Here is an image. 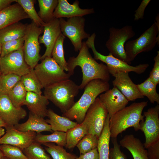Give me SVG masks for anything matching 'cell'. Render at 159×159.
<instances>
[{
	"label": "cell",
	"mask_w": 159,
	"mask_h": 159,
	"mask_svg": "<svg viewBox=\"0 0 159 159\" xmlns=\"http://www.w3.org/2000/svg\"><path fill=\"white\" fill-rule=\"evenodd\" d=\"M148 101L134 102L117 112L110 120V136L117 138L127 128L133 127L135 131L141 129L144 121L142 113Z\"/></svg>",
	"instance_id": "2"
},
{
	"label": "cell",
	"mask_w": 159,
	"mask_h": 159,
	"mask_svg": "<svg viewBox=\"0 0 159 159\" xmlns=\"http://www.w3.org/2000/svg\"><path fill=\"white\" fill-rule=\"evenodd\" d=\"M146 149L148 159H159V141Z\"/></svg>",
	"instance_id": "44"
},
{
	"label": "cell",
	"mask_w": 159,
	"mask_h": 159,
	"mask_svg": "<svg viewBox=\"0 0 159 159\" xmlns=\"http://www.w3.org/2000/svg\"><path fill=\"white\" fill-rule=\"evenodd\" d=\"M88 133L87 121L85 118L83 122L69 130L66 132L65 147L70 149L75 147L79 142Z\"/></svg>",
	"instance_id": "26"
},
{
	"label": "cell",
	"mask_w": 159,
	"mask_h": 159,
	"mask_svg": "<svg viewBox=\"0 0 159 159\" xmlns=\"http://www.w3.org/2000/svg\"><path fill=\"white\" fill-rule=\"evenodd\" d=\"M112 75L115 78L112 82L114 87L117 88L128 101L144 97L130 78L129 72H119Z\"/></svg>",
	"instance_id": "16"
},
{
	"label": "cell",
	"mask_w": 159,
	"mask_h": 159,
	"mask_svg": "<svg viewBox=\"0 0 159 159\" xmlns=\"http://www.w3.org/2000/svg\"><path fill=\"white\" fill-rule=\"evenodd\" d=\"M29 18L18 3L11 5L0 11V30L12 24Z\"/></svg>",
	"instance_id": "21"
},
{
	"label": "cell",
	"mask_w": 159,
	"mask_h": 159,
	"mask_svg": "<svg viewBox=\"0 0 159 159\" xmlns=\"http://www.w3.org/2000/svg\"><path fill=\"white\" fill-rule=\"evenodd\" d=\"M15 128L21 132L32 131L37 134L44 131L52 132L50 125L44 118L29 112L27 120L23 123H18L14 126Z\"/></svg>",
	"instance_id": "22"
},
{
	"label": "cell",
	"mask_w": 159,
	"mask_h": 159,
	"mask_svg": "<svg viewBox=\"0 0 159 159\" xmlns=\"http://www.w3.org/2000/svg\"><path fill=\"white\" fill-rule=\"evenodd\" d=\"M113 147L110 149L109 159H127L120 149V145L117 142V138H112Z\"/></svg>",
	"instance_id": "41"
},
{
	"label": "cell",
	"mask_w": 159,
	"mask_h": 159,
	"mask_svg": "<svg viewBox=\"0 0 159 159\" xmlns=\"http://www.w3.org/2000/svg\"><path fill=\"white\" fill-rule=\"evenodd\" d=\"M27 24L19 21L10 24L0 30V43L2 44L24 37Z\"/></svg>",
	"instance_id": "24"
},
{
	"label": "cell",
	"mask_w": 159,
	"mask_h": 159,
	"mask_svg": "<svg viewBox=\"0 0 159 159\" xmlns=\"http://www.w3.org/2000/svg\"><path fill=\"white\" fill-rule=\"evenodd\" d=\"M65 37L61 33L53 48L52 56L53 59L64 70L68 72L67 62L64 56V42Z\"/></svg>",
	"instance_id": "31"
},
{
	"label": "cell",
	"mask_w": 159,
	"mask_h": 159,
	"mask_svg": "<svg viewBox=\"0 0 159 159\" xmlns=\"http://www.w3.org/2000/svg\"><path fill=\"white\" fill-rule=\"evenodd\" d=\"M119 143L120 146L130 152L134 159H148L143 144L133 135L125 136Z\"/></svg>",
	"instance_id": "23"
},
{
	"label": "cell",
	"mask_w": 159,
	"mask_h": 159,
	"mask_svg": "<svg viewBox=\"0 0 159 159\" xmlns=\"http://www.w3.org/2000/svg\"><path fill=\"white\" fill-rule=\"evenodd\" d=\"M20 81L27 92L42 95L43 88L36 76L34 69L31 68L28 73L21 77Z\"/></svg>",
	"instance_id": "29"
},
{
	"label": "cell",
	"mask_w": 159,
	"mask_h": 159,
	"mask_svg": "<svg viewBox=\"0 0 159 159\" xmlns=\"http://www.w3.org/2000/svg\"><path fill=\"white\" fill-rule=\"evenodd\" d=\"M99 98L106 108L110 119L117 112L126 107L129 102L115 87L100 94Z\"/></svg>",
	"instance_id": "18"
},
{
	"label": "cell",
	"mask_w": 159,
	"mask_h": 159,
	"mask_svg": "<svg viewBox=\"0 0 159 159\" xmlns=\"http://www.w3.org/2000/svg\"><path fill=\"white\" fill-rule=\"evenodd\" d=\"M24 37L9 41L2 44L1 52L0 57H3L11 52L22 48Z\"/></svg>",
	"instance_id": "40"
},
{
	"label": "cell",
	"mask_w": 159,
	"mask_h": 159,
	"mask_svg": "<svg viewBox=\"0 0 159 159\" xmlns=\"http://www.w3.org/2000/svg\"><path fill=\"white\" fill-rule=\"evenodd\" d=\"M89 49L85 42H83L77 56L69 57L67 62L68 73L71 75L74 74L77 66L81 68L82 80L79 85L81 90L93 80L99 79L108 82L110 79V74L106 65L97 62L91 56Z\"/></svg>",
	"instance_id": "1"
},
{
	"label": "cell",
	"mask_w": 159,
	"mask_h": 159,
	"mask_svg": "<svg viewBox=\"0 0 159 159\" xmlns=\"http://www.w3.org/2000/svg\"><path fill=\"white\" fill-rule=\"evenodd\" d=\"M109 37L105 46L114 57L130 65L125 49V42L134 37L135 33L131 26L126 25L120 29L110 28Z\"/></svg>",
	"instance_id": "8"
},
{
	"label": "cell",
	"mask_w": 159,
	"mask_h": 159,
	"mask_svg": "<svg viewBox=\"0 0 159 159\" xmlns=\"http://www.w3.org/2000/svg\"><path fill=\"white\" fill-rule=\"evenodd\" d=\"M66 132L55 131L48 135L41 133L37 134L35 142L42 144L47 143H54L57 145L65 147L66 145Z\"/></svg>",
	"instance_id": "34"
},
{
	"label": "cell",
	"mask_w": 159,
	"mask_h": 159,
	"mask_svg": "<svg viewBox=\"0 0 159 159\" xmlns=\"http://www.w3.org/2000/svg\"><path fill=\"white\" fill-rule=\"evenodd\" d=\"M79 2L75 0L72 4L67 0H58L57 5L54 12V18L82 16L95 13L93 8L82 9L79 6Z\"/></svg>",
	"instance_id": "19"
},
{
	"label": "cell",
	"mask_w": 159,
	"mask_h": 159,
	"mask_svg": "<svg viewBox=\"0 0 159 159\" xmlns=\"http://www.w3.org/2000/svg\"><path fill=\"white\" fill-rule=\"evenodd\" d=\"M99 138L96 136L88 133L79 142L76 146L80 154H84L97 148Z\"/></svg>",
	"instance_id": "38"
},
{
	"label": "cell",
	"mask_w": 159,
	"mask_h": 159,
	"mask_svg": "<svg viewBox=\"0 0 159 159\" xmlns=\"http://www.w3.org/2000/svg\"><path fill=\"white\" fill-rule=\"evenodd\" d=\"M150 1V0H143L142 1L138 8L135 11V21L143 19L145 9Z\"/></svg>",
	"instance_id": "43"
},
{
	"label": "cell",
	"mask_w": 159,
	"mask_h": 159,
	"mask_svg": "<svg viewBox=\"0 0 159 159\" xmlns=\"http://www.w3.org/2000/svg\"><path fill=\"white\" fill-rule=\"evenodd\" d=\"M43 31L44 27L38 26L32 21L27 24L23 48L25 61L31 68L34 69L40 60L39 39Z\"/></svg>",
	"instance_id": "9"
},
{
	"label": "cell",
	"mask_w": 159,
	"mask_h": 159,
	"mask_svg": "<svg viewBox=\"0 0 159 159\" xmlns=\"http://www.w3.org/2000/svg\"><path fill=\"white\" fill-rule=\"evenodd\" d=\"M151 26L138 38L127 42L125 45L126 53L131 62L137 56L143 52L152 50L157 44H159V19H156Z\"/></svg>",
	"instance_id": "5"
},
{
	"label": "cell",
	"mask_w": 159,
	"mask_h": 159,
	"mask_svg": "<svg viewBox=\"0 0 159 159\" xmlns=\"http://www.w3.org/2000/svg\"><path fill=\"white\" fill-rule=\"evenodd\" d=\"M140 94L144 97H146L150 102L159 104V94L156 90L157 85L148 77L142 83L136 85Z\"/></svg>",
	"instance_id": "30"
},
{
	"label": "cell",
	"mask_w": 159,
	"mask_h": 159,
	"mask_svg": "<svg viewBox=\"0 0 159 159\" xmlns=\"http://www.w3.org/2000/svg\"><path fill=\"white\" fill-rule=\"evenodd\" d=\"M8 125L0 117V126L5 127Z\"/></svg>",
	"instance_id": "47"
},
{
	"label": "cell",
	"mask_w": 159,
	"mask_h": 159,
	"mask_svg": "<svg viewBox=\"0 0 159 159\" xmlns=\"http://www.w3.org/2000/svg\"><path fill=\"white\" fill-rule=\"evenodd\" d=\"M39 11L38 14L41 19L46 23L54 19V12L58 0H38Z\"/></svg>",
	"instance_id": "28"
},
{
	"label": "cell",
	"mask_w": 159,
	"mask_h": 159,
	"mask_svg": "<svg viewBox=\"0 0 159 159\" xmlns=\"http://www.w3.org/2000/svg\"><path fill=\"white\" fill-rule=\"evenodd\" d=\"M30 69L25 61L23 47L0 57L1 74H13L21 77L29 73Z\"/></svg>",
	"instance_id": "11"
},
{
	"label": "cell",
	"mask_w": 159,
	"mask_h": 159,
	"mask_svg": "<svg viewBox=\"0 0 159 159\" xmlns=\"http://www.w3.org/2000/svg\"><path fill=\"white\" fill-rule=\"evenodd\" d=\"M4 155L2 152L0 150V159H2Z\"/></svg>",
	"instance_id": "49"
},
{
	"label": "cell",
	"mask_w": 159,
	"mask_h": 159,
	"mask_svg": "<svg viewBox=\"0 0 159 159\" xmlns=\"http://www.w3.org/2000/svg\"><path fill=\"white\" fill-rule=\"evenodd\" d=\"M2 49V44L0 43V57L1 56Z\"/></svg>",
	"instance_id": "50"
},
{
	"label": "cell",
	"mask_w": 159,
	"mask_h": 159,
	"mask_svg": "<svg viewBox=\"0 0 159 159\" xmlns=\"http://www.w3.org/2000/svg\"><path fill=\"white\" fill-rule=\"evenodd\" d=\"M59 20L62 33L70 40L74 51H79L82 46V40L90 36L84 30L85 18L79 16L68 18L67 21L63 18Z\"/></svg>",
	"instance_id": "10"
},
{
	"label": "cell",
	"mask_w": 159,
	"mask_h": 159,
	"mask_svg": "<svg viewBox=\"0 0 159 159\" xmlns=\"http://www.w3.org/2000/svg\"><path fill=\"white\" fill-rule=\"evenodd\" d=\"M2 159H9L7 158H6V157L4 155L3 156Z\"/></svg>",
	"instance_id": "51"
},
{
	"label": "cell",
	"mask_w": 159,
	"mask_h": 159,
	"mask_svg": "<svg viewBox=\"0 0 159 159\" xmlns=\"http://www.w3.org/2000/svg\"><path fill=\"white\" fill-rule=\"evenodd\" d=\"M21 77L13 74H1L0 95H7L9 91L20 80Z\"/></svg>",
	"instance_id": "37"
},
{
	"label": "cell",
	"mask_w": 159,
	"mask_h": 159,
	"mask_svg": "<svg viewBox=\"0 0 159 159\" xmlns=\"http://www.w3.org/2000/svg\"><path fill=\"white\" fill-rule=\"evenodd\" d=\"M0 150L9 159H28L20 148L7 144H1Z\"/></svg>",
	"instance_id": "39"
},
{
	"label": "cell",
	"mask_w": 159,
	"mask_h": 159,
	"mask_svg": "<svg viewBox=\"0 0 159 159\" xmlns=\"http://www.w3.org/2000/svg\"><path fill=\"white\" fill-rule=\"evenodd\" d=\"M26 115L25 110L15 107L7 95H0V117L7 125H15Z\"/></svg>",
	"instance_id": "15"
},
{
	"label": "cell",
	"mask_w": 159,
	"mask_h": 159,
	"mask_svg": "<svg viewBox=\"0 0 159 159\" xmlns=\"http://www.w3.org/2000/svg\"><path fill=\"white\" fill-rule=\"evenodd\" d=\"M143 115L145 119L141 130L145 135L143 145L147 149L159 141V105L149 108L144 112Z\"/></svg>",
	"instance_id": "13"
},
{
	"label": "cell",
	"mask_w": 159,
	"mask_h": 159,
	"mask_svg": "<svg viewBox=\"0 0 159 159\" xmlns=\"http://www.w3.org/2000/svg\"><path fill=\"white\" fill-rule=\"evenodd\" d=\"M79 86L69 79L44 88V95L58 107L62 113L74 104V98L78 95Z\"/></svg>",
	"instance_id": "4"
},
{
	"label": "cell",
	"mask_w": 159,
	"mask_h": 159,
	"mask_svg": "<svg viewBox=\"0 0 159 159\" xmlns=\"http://www.w3.org/2000/svg\"><path fill=\"white\" fill-rule=\"evenodd\" d=\"M107 111L99 97H97L88 110L85 118L88 126V133L100 137L108 115Z\"/></svg>",
	"instance_id": "12"
},
{
	"label": "cell",
	"mask_w": 159,
	"mask_h": 159,
	"mask_svg": "<svg viewBox=\"0 0 159 159\" xmlns=\"http://www.w3.org/2000/svg\"><path fill=\"white\" fill-rule=\"evenodd\" d=\"M16 0H0V11L11 5Z\"/></svg>",
	"instance_id": "46"
},
{
	"label": "cell",
	"mask_w": 159,
	"mask_h": 159,
	"mask_svg": "<svg viewBox=\"0 0 159 159\" xmlns=\"http://www.w3.org/2000/svg\"><path fill=\"white\" fill-rule=\"evenodd\" d=\"M34 70L43 88L69 79L71 76L66 73L52 57H47L38 64Z\"/></svg>",
	"instance_id": "7"
},
{
	"label": "cell",
	"mask_w": 159,
	"mask_h": 159,
	"mask_svg": "<svg viewBox=\"0 0 159 159\" xmlns=\"http://www.w3.org/2000/svg\"><path fill=\"white\" fill-rule=\"evenodd\" d=\"M36 0H16L15 2L19 4L32 21L38 26L44 27L46 24L41 19L36 11L34 4Z\"/></svg>",
	"instance_id": "33"
},
{
	"label": "cell",
	"mask_w": 159,
	"mask_h": 159,
	"mask_svg": "<svg viewBox=\"0 0 159 159\" xmlns=\"http://www.w3.org/2000/svg\"><path fill=\"white\" fill-rule=\"evenodd\" d=\"M47 117L48 119L46 121L50 125L53 132H66L68 130L78 124L65 117L59 115L51 109H48Z\"/></svg>",
	"instance_id": "25"
},
{
	"label": "cell",
	"mask_w": 159,
	"mask_h": 159,
	"mask_svg": "<svg viewBox=\"0 0 159 159\" xmlns=\"http://www.w3.org/2000/svg\"><path fill=\"white\" fill-rule=\"evenodd\" d=\"M61 33L59 19L54 18L46 24L44 26L43 34L39 36V44H43L46 47L40 60L42 61L46 57H52L54 46Z\"/></svg>",
	"instance_id": "17"
},
{
	"label": "cell",
	"mask_w": 159,
	"mask_h": 159,
	"mask_svg": "<svg viewBox=\"0 0 159 159\" xmlns=\"http://www.w3.org/2000/svg\"><path fill=\"white\" fill-rule=\"evenodd\" d=\"M45 146V149L51 156L52 159H76L75 155L67 152L64 147L53 143L42 144Z\"/></svg>",
	"instance_id": "35"
},
{
	"label": "cell",
	"mask_w": 159,
	"mask_h": 159,
	"mask_svg": "<svg viewBox=\"0 0 159 159\" xmlns=\"http://www.w3.org/2000/svg\"><path fill=\"white\" fill-rule=\"evenodd\" d=\"M154 64L152 71L150 72V79L157 85L159 83V51L154 58Z\"/></svg>",
	"instance_id": "42"
},
{
	"label": "cell",
	"mask_w": 159,
	"mask_h": 159,
	"mask_svg": "<svg viewBox=\"0 0 159 159\" xmlns=\"http://www.w3.org/2000/svg\"><path fill=\"white\" fill-rule=\"evenodd\" d=\"M23 152L28 159H52L41 144L35 141L24 149Z\"/></svg>",
	"instance_id": "36"
},
{
	"label": "cell",
	"mask_w": 159,
	"mask_h": 159,
	"mask_svg": "<svg viewBox=\"0 0 159 159\" xmlns=\"http://www.w3.org/2000/svg\"><path fill=\"white\" fill-rule=\"evenodd\" d=\"M27 92L20 81L9 91L7 95L15 107H19L24 105Z\"/></svg>",
	"instance_id": "32"
},
{
	"label": "cell",
	"mask_w": 159,
	"mask_h": 159,
	"mask_svg": "<svg viewBox=\"0 0 159 159\" xmlns=\"http://www.w3.org/2000/svg\"><path fill=\"white\" fill-rule=\"evenodd\" d=\"M6 132L0 138V144H7L18 147L23 150L35 141L37 133L32 131L21 132L14 126L5 127Z\"/></svg>",
	"instance_id": "14"
},
{
	"label": "cell",
	"mask_w": 159,
	"mask_h": 159,
	"mask_svg": "<svg viewBox=\"0 0 159 159\" xmlns=\"http://www.w3.org/2000/svg\"><path fill=\"white\" fill-rule=\"evenodd\" d=\"M108 82L95 79L89 82L85 87L82 95L79 100L62 116L70 120H75L80 124L84 121L86 112L98 96L109 89Z\"/></svg>",
	"instance_id": "3"
},
{
	"label": "cell",
	"mask_w": 159,
	"mask_h": 159,
	"mask_svg": "<svg viewBox=\"0 0 159 159\" xmlns=\"http://www.w3.org/2000/svg\"><path fill=\"white\" fill-rule=\"evenodd\" d=\"M110 118L108 114L101 134L98 140L97 149L99 159H109L110 132Z\"/></svg>",
	"instance_id": "27"
},
{
	"label": "cell",
	"mask_w": 159,
	"mask_h": 159,
	"mask_svg": "<svg viewBox=\"0 0 159 159\" xmlns=\"http://www.w3.org/2000/svg\"><path fill=\"white\" fill-rule=\"evenodd\" d=\"M49 100L44 95L32 92H27L24 105H26L30 112L44 118L47 117V106Z\"/></svg>",
	"instance_id": "20"
},
{
	"label": "cell",
	"mask_w": 159,
	"mask_h": 159,
	"mask_svg": "<svg viewBox=\"0 0 159 159\" xmlns=\"http://www.w3.org/2000/svg\"><path fill=\"white\" fill-rule=\"evenodd\" d=\"M96 37L95 33H93L87 38L85 43L92 49L95 60H99L105 63L110 74L120 72H132L140 74L144 73L149 66L148 64H140L135 66H132L114 57L110 53L105 55L99 52L96 49L95 44Z\"/></svg>",
	"instance_id": "6"
},
{
	"label": "cell",
	"mask_w": 159,
	"mask_h": 159,
	"mask_svg": "<svg viewBox=\"0 0 159 159\" xmlns=\"http://www.w3.org/2000/svg\"><path fill=\"white\" fill-rule=\"evenodd\" d=\"M1 71H0V76L1 75Z\"/></svg>",
	"instance_id": "52"
},
{
	"label": "cell",
	"mask_w": 159,
	"mask_h": 159,
	"mask_svg": "<svg viewBox=\"0 0 159 159\" xmlns=\"http://www.w3.org/2000/svg\"><path fill=\"white\" fill-rule=\"evenodd\" d=\"M5 134V130L2 127L0 126V138Z\"/></svg>",
	"instance_id": "48"
},
{
	"label": "cell",
	"mask_w": 159,
	"mask_h": 159,
	"mask_svg": "<svg viewBox=\"0 0 159 159\" xmlns=\"http://www.w3.org/2000/svg\"><path fill=\"white\" fill-rule=\"evenodd\" d=\"M76 159H99L97 148L84 154H80Z\"/></svg>",
	"instance_id": "45"
}]
</instances>
